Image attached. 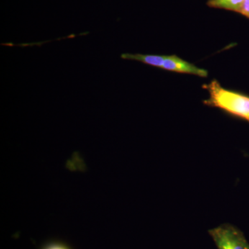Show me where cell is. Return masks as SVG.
<instances>
[{
	"mask_svg": "<svg viewBox=\"0 0 249 249\" xmlns=\"http://www.w3.org/2000/svg\"><path fill=\"white\" fill-rule=\"evenodd\" d=\"M121 58L124 60L142 62L149 66L158 67L165 71L195 75L201 78H206L209 74L207 70L196 67L176 55L125 53L121 54Z\"/></svg>",
	"mask_w": 249,
	"mask_h": 249,
	"instance_id": "obj_2",
	"label": "cell"
},
{
	"mask_svg": "<svg viewBox=\"0 0 249 249\" xmlns=\"http://www.w3.org/2000/svg\"><path fill=\"white\" fill-rule=\"evenodd\" d=\"M203 88L209 93V98L204 101V105L218 108L228 115L249 123V95L226 89L216 80L204 85Z\"/></svg>",
	"mask_w": 249,
	"mask_h": 249,
	"instance_id": "obj_1",
	"label": "cell"
},
{
	"mask_svg": "<svg viewBox=\"0 0 249 249\" xmlns=\"http://www.w3.org/2000/svg\"><path fill=\"white\" fill-rule=\"evenodd\" d=\"M240 14L249 19V0L244 1L243 6L241 9Z\"/></svg>",
	"mask_w": 249,
	"mask_h": 249,
	"instance_id": "obj_6",
	"label": "cell"
},
{
	"mask_svg": "<svg viewBox=\"0 0 249 249\" xmlns=\"http://www.w3.org/2000/svg\"><path fill=\"white\" fill-rule=\"evenodd\" d=\"M245 0H208L207 5L214 9H224L240 14Z\"/></svg>",
	"mask_w": 249,
	"mask_h": 249,
	"instance_id": "obj_4",
	"label": "cell"
},
{
	"mask_svg": "<svg viewBox=\"0 0 249 249\" xmlns=\"http://www.w3.org/2000/svg\"><path fill=\"white\" fill-rule=\"evenodd\" d=\"M42 249H71L68 246L61 242H52L44 247Z\"/></svg>",
	"mask_w": 249,
	"mask_h": 249,
	"instance_id": "obj_5",
	"label": "cell"
},
{
	"mask_svg": "<svg viewBox=\"0 0 249 249\" xmlns=\"http://www.w3.org/2000/svg\"><path fill=\"white\" fill-rule=\"evenodd\" d=\"M218 249H249L243 232L231 224H224L209 231Z\"/></svg>",
	"mask_w": 249,
	"mask_h": 249,
	"instance_id": "obj_3",
	"label": "cell"
}]
</instances>
